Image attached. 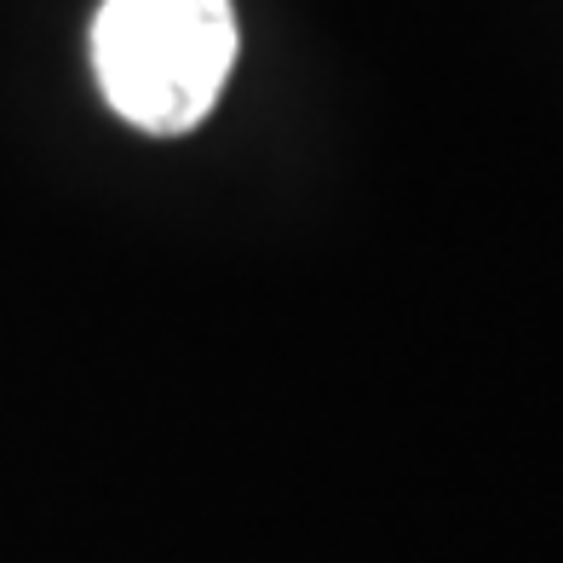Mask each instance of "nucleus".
<instances>
[{"instance_id": "1", "label": "nucleus", "mask_w": 563, "mask_h": 563, "mask_svg": "<svg viewBox=\"0 0 563 563\" xmlns=\"http://www.w3.org/2000/svg\"><path fill=\"white\" fill-rule=\"evenodd\" d=\"M92 75L139 133H190L236 69L230 0H104L92 18Z\"/></svg>"}]
</instances>
